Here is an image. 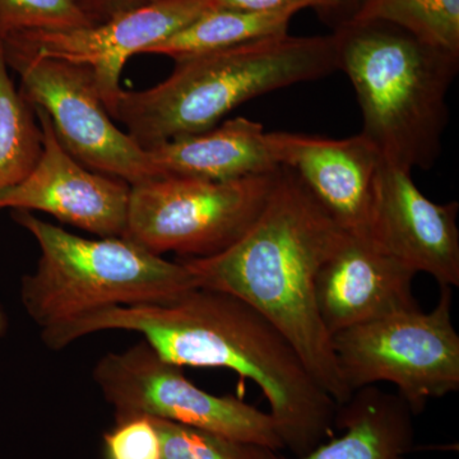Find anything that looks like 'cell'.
<instances>
[{
    "label": "cell",
    "instance_id": "6da1fadb",
    "mask_svg": "<svg viewBox=\"0 0 459 459\" xmlns=\"http://www.w3.org/2000/svg\"><path fill=\"white\" fill-rule=\"evenodd\" d=\"M102 331L135 332L178 367L221 368L253 380L295 457L333 437L338 404L271 320L237 296L197 287L170 303L100 310L41 332L48 349Z\"/></svg>",
    "mask_w": 459,
    "mask_h": 459
},
{
    "label": "cell",
    "instance_id": "7a4b0ae2",
    "mask_svg": "<svg viewBox=\"0 0 459 459\" xmlns=\"http://www.w3.org/2000/svg\"><path fill=\"white\" fill-rule=\"evenodd\" d=\"M343 231L300 178L281 166L267 204L243 237L219 255L181 261L198 287L237 296L271 320L338 406L352 394L320 318L316 283Z\"/></svg>",
    "mask_w": 459,
    "mask_h": 459
},
{
    "label": "cell",
    "instance_id": "3957f363",
    "mask_svg": "<svg viewBox=\"0 0 459 459\" xmlns=\"http://www.w3.org/2000/svg\"><path fill=\"white\" fill-rule=\"evenodd\" d=\"M340 71L334 33L273 36L175 62L162 82L124 91L113 119L144 151L211 131L250 100Z\"/></svg>",
    "mask_w": 459,
    "mask_h": 459
},
{
    "label": "cell",
    "instance_id": "277c9868",
    "mask_svg": "<svg viewBox=\"0 0 459 459\" xmlns=\"http://www.w3.org/2000/svg\"><path fill=\"white\" fill-rule=\"evenodd\" d=\"M333 33L340 71L358 96L362 137L383 161L411 172L433 168L442 153L446 96L459 56L385 22L356 23Z\"/></svg>",
    "mask_w": 459,
    "mask_h": 459
},
{
    "label": "cell",
    "instance_id": "5b68a950",
    "mask_svg": "<svg viewBox=\"0 0 459 459\" xmlns=\"http://www.w3.org/2000/svg\"><path fill=\"white\" fill-rule=\"evenodd\" d=\"M12 219L40 249L35 271L21 281L20 298L41 331L110 307L170 303L198 287L184 263L129 238L77 237L29 211H13Z\"/></svg>",
    "mask_w": 459,
    "mask_h": 459
},
{
    "label": "cell",
    "instance_id": "8992f818",
    "mask_svg": "<svg viewBox=\"0 0 459 459\" xmlns=\"http://www.w3.org/2000/svg\"><path fill=\"white\" fill-rule=\"evenodd\" d=\"M452 287H440L431 312L421 307L344 329L332 336L350 392L377 383L397 386L413 415L459 389V334L452 319Z\"/></svg>",
    "mask_w": 459,
    "mask_h": 459
},
{
    "label": "cell",
    "instance_id": "52a82bcc",
    "mask_svg": "<svg viewBox=\"0 0 459 459\" xmlns=\"http://www.w3.org/2000/svg\"><path fill=\"white\" fill-rule=\"evenodd\" d=\"M280 170L232 180L161 178L132 186L124 238L157 255H219L258 219Z\"/></svg>",
    "mask_w": 459,
    "mask_h": 459
},
{
    "label": "cell",
    "instance_id": "ba28073f",
    "mask_svg": "<svg viewBox=\"0 0 459 459\" xmlns=\"http://www.w3.org/2000/svg\"><path fill=\"white\" fill-rule=\"evenodd\" d=\"M93 382L114 410V418L146 415L258 444L285 449L270 413L231 395L208 394L190 382L183 368L164 360L146 342L102 356Z\"/></svg>",
    "mask_w": 459,
    "mask_h": 459
},
{
    "label": "cell",
    "instance_id": "9c48e42d",
    "mask_svg": "<svg viewBox=\"0 0 459 459\" xmlns=\"http://www.w3.org/2000/svg\"><path fill=\"white\" fill-rule=\"evenodd\" d=\"M0 53L20 77V95L47 111L60 144L80 164L132 186L157 179L146 151L113 123L89 66L7 42H0Z\"/></svg>",
    "mask_w": 459,
    "mask_h": 459
},
{
    "label": "cell",
    "instance_id": "30bf717a",
    "mask_svg": "<svg viewBox=\"0 0 459 459\" xmlns=\"http://www.w3.org/2000/svg\"><path fill=\"white\" fill-rule=\"evenodd\" d=\"M214 8H220L217 0H152L101 25L68 31L18 33L0 42L89 66L105 108L113 117L126 62Z\"/></svg>",
    "mask_w": 459,
    "mask_h": 459
},
{
    "label": "cell",
    "instance_id": "8fae6325",
    "mask_svg": "<svg viewBox=\"0 0 459 459\" xmlns=\"http://www.w3.org/2000/svg\"><path fill=\"white\" fill-rule=\"evenodd\" d=\"M32 108L42 132L40 157L0 195V210L39 211L99 238H124L132 186L84 168L60 144L47 111Z\"/></svg>",
    "mask_w": 459,
    "mask_h": 459
},
{
    "label": "cell",
    "instance_id": "7c38bea8",
    "mask_svg": "<svg viewBox=\"0 0 459 459\" xmlns=\"http://www.w3.org/2000/svg\"><path fill=\"white\" fill-rule=\"evenodd\" d=\"M412 172L380 161L367 232L410 270L440 287L459 286V204H437L422 195Z\"/></svg>",
    "mask_w": 459,
    "mask_h": 459
},
{
    "label": "cell",
    "instance_id": "4fadbf2b",
    "mask_svg": "<svg viewBox=\"0 0 459 459\" xmlns=\"http://www.w3.org/2000/svg\"><path fill=\"white\" fill-rule=\"evenodd\" d=\"M416 273L386 253L368 232L343 231L323 263L316 294L320 318L331 336L420 305Z\"/></svg>",
    "mask_w": 459,
    "mask_h": 459
},
{
    "label": "cell",
    "instance_id": "5bb4252c",
    "mask_svg": "<svg viewBox=\"0 0 459 459\" xmlns=\"http://www.w3.org/2000/svg\"><path fill=\"white\" fill-rule=\"evenodd\" d=\"M268 142L277 165L291 169L344 231L367 232L382 157L360 133L333 140L272 132Z\"/></svg>",
    "mask_w": 459,
    "mask_h": 459
},
{
    "label": "cell",
    "instance_id": "9a60e30c",
    "mask_svg": "<svg viewBox=\"0 0 459 459\" xmlns=\"http://www.w3.org/2000/svg\"><path fill=\"white\" fill-rule=\"evenodd\" d=\"M146 152L157 179L232 180L280 168L262 124L243 117Z\"/></svg>",
    "mask_w": 459,
    "mask_h": 459
},
{
    "label": "cell",
    "instance_id": "2e32d148",
    "mask_svg": "<svg viewBox=\"0 0 459 459\" xmlns=\"http://www.w3.org/2000/svg\"><path fill=\"white\" fill-rule=\"evenodd\" d=\"M413 416L397 394L365 386L338 406L336 428L342 435L295 459H409L415 446Z\"/></svg>",
    "mask_w": 459,
    "mask_h": 459
},
{
    "label": "cell",
    "instance_id": "e0dca14e",
    "mask_svg": "<svg viewBox=\"0 0 459 459\" xmlns=\"http://www.w3.org/2000/svg\"><path fill=\"white\" fill-rule=\"evenodd\" d=\"M296 12H246L214 8L205 12L170 38L148 48L144 54L171 57L175 62L211 51L289 33Z\"/></svg>",
    "mask_w": 459,
    "mask_h": 459
},
{
    "label": "cell",
    "instance_id": "ac0fdd59",
    "mask_svg": "<svg viewBox=\"0 0 459 459\" xmlns=\"http://www.w3.org/2000/svg\"><path fill=\"white\" fill-rule=\"evenodd\" d=\"M8 71L0 53V195L25 179L42 148L35 111L20 95Z\"/></svg>",
    "mask_w": 459,
    "mask_h": 459
},
{
    "label": "cell",
    "instance_id": "d6986e66",
    "mask_svg": "<svg viewBox=\"0 0 459 459\" xmlns=\"http://www.w3.org/2000/svg\"><path fill=\"white\" fill-rule=\"evenodd\" d=\"M365 22L400 27L430 47L459 56V0H365L350 25Z\"/></svg>",
    "mask_w": 459,
    "mask_h": 459
},
{
    "label": "cell",
    "instance_id": "ffe728a7",
    "mask_svg": "<svg viewBox=\"0 0 459 459\" xmlns=\"http://www.w3.org/2000/svg\"><path fill=\"white\" fill-rule=\"evenodd\" d=\"M152 420L161 440V459H281L267 446L168 420Z\"/></svg>",
    "mask_w": 459,
    "mask_h": 459
},
{
    "label": "cell",
    "instance_id": "44dd1931",
    "mask_svg": "<svg viewBox=\"0 0 459 459\" xmlns=\"http://www.w3.org/2000/svg\"><path fill=\"white\" fill-rule=\"evenodd\" d=\"M89 26L74 0H0V41L18 33L68 31Z\"/></svg>",
    "mask_w": 459,
    "mask_h": 459
},
{
    "label": "cell",
    "instance_id": "7402d4cb",
    "mask_svg": "<svg viewBox=\"0 0 459 459\" xmlns=\"http://www.w3.org/2000/svg\"><path fill=\"white\" fill-rule=\"evenodd\" d=\"M105 459H161V440L152 418L128 415L115 418L104 435Z\"/></svg>",
    "mask_w": 459,
    "mask_h": 459
},
{
    "label": "cell",
    "instance_id": "603a6c76",
    "mask_svg": "<svg viewBox=\"0 0 459 459\" xmlns=\"http://www.w3.org/2000/svg\"><path fill=\"white\" fill-rule=\"evenodd\" d=\"M220 8L237 9L246 12L303 11L312 8L320 18L327 12V0H217Z\"/></svg>",
    "mask_w": 459,
    "mask_h": 459
},
{
    "label": "cell",
    "instance_id": "cb8c5ba5",
    "mask_svg": "<svg viewBox=\"0 0 459 459\" xmlns=\"http://www.w3.org/2000/svg\"><path fill=\"white\" fill-rule=\"evenodd\" d=\"M89 20L91 26L101 25L133 9L143 7L152 0H74Z\"/></svg>",
    "mask_w": 459,
    "mask_h": 459
},
{
    "label": "cell",
    "instance_id": "d4e9b609",
    "mask_svg": "<svg viewBox=\"0 0 459 459\" xmlns=\"http://www.w3.org/2000/svg\"><path fill=\"white\" fill-rule=\"evenodd\" d=\"M364 2L365 0H327V12L322 20L336 31L352 22Z\"/></svg>",
    "mask_w": 459,
    "mask_h": 459
},
{
    "label": "cell",
    "instance_id": "484cf974",
    "mask_svg": "<svg viewBox=\"0 0 459 459\" xmlns=\"http://www.w3.org/2000/svg\"><path fill=\"white\" fill-rule=\"evenodd\" d=\"M9 329V318L7 310H5L4 305L0 303V341L7 336Z\"/></svg>",
    "mask_w": 459,
    "mask_h": 459
}]
</instances>
